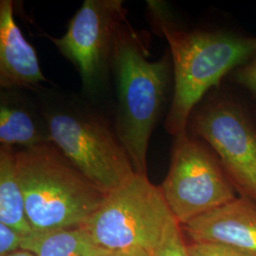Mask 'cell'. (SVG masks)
<instances>
[{
	"mask_svg": "<svg viewBox=\"0 0 256 256\" xmlns=\"http://www.w3.org/2000/svg\"><path fill=\"white\" fill-rule=\"evenodd\" d=\"M154 25L166 38L174 68V97L165 120L167 132L176 137L187 132L196 106L222 79L256 56V37L221 32H187L176 27L160 2L148 1Z\"/></svg>",
	"mask_w": 256,
	"mask_h": 256,
	"instance_id": "6da1fadb",
	"label": "cell"
},
{
	"mask_svg": "<svg viewBox=\"0 0 256 256\" xmlns=\"http://www.w3.org/2000/svg\"><path fill=\"white\" fill-rule=\"evenodd\" d=\"M16 160L28 220L37 232L84 227L108 196L52 144L21 148Z\"/></svg>",
	"mask_w": 256,
	"mask_h": 256,
	"instance_id": "7a4b0ae2",
	"label": "cell"
},
{
	"mask_svg": "<svg viewBox=\"0 0 256 256\" xmlns=\"http://www.w3.org/2000/svg\"><path fill=\"white\" fill-rule=\"evenodd\" d=\"M142 36L126 23L117 34L112 70L117 84L114 128L135 172L147 176L149 142L160 119L170 80V59L150 62Z\"/></svg>",
	"mask_w": 256,
	"mask_h": 256,
	"instance_id": "3957f363",
	"label": "cell"
},
{
	"mask_svg": "<svg viewBox=\"0 0 256 256\" xmlns=\"http://www.w3.org/2000/svg\"><path fill=\"white\" fill-rule=\"evenodd\" d=\"M34 93L46 115L52 144L102 190L110 194L136 173L114 126L99 111L52 88Z\"/></svg>",
	"mask_w": 256,
	"mask_h": 256,
	"instance_id": "277c9868",
	"label": "cell"
},
{
	"mask_svg": "<svg viewBox=\"0 0 256 256\" xmlns=\"http://www.w3.org/2000/svg\"><path fill=\"white\" fill-rule=\"evenodd\" d=\"M173 218L160 187L147 176L135 173L108 194L84 228L104 250H144L153 254Z\"/></svg>",
	"mask_w": 256,
	"mask_h": 256,
	"instance_id": "5b68a950",
	"label": "cell"
},
{
	"mask_svg": "<svg viewBox=\"0 0 256 256\" xmlns=\"http://www.w3.org/2000/svg\"><path fill=\"white\" fill-rule=\"evenodd\" d=\"M160 189L182 226L238 198L216 152L188 132L174 137L170 169Z\"/></svg>",
	"mask_w": 256,
	"mask_h": 256,
	"instance_id": "8992f818",
	"label": "cell"
},
{
	"mask_svg": "<svg viewBox=\"0 0 256 256\" xmlns=\"http://www.w3.org/2000/svg\"><path fill=\"white\" fill-rule=\"evenodd\" d=\"M126 16L122 0H84L64 36H48L75 66L86 93L95 94L104 86L117 34L128 23Z\"/></svg>",
	"mask_w": 256,
	"mask_h": 256,
	"instance_id": "52a82bcc",
	"label": "cell"
},
{
	"mask_svg": "<svg viewBox=\"0 0 256 256\" xmlns=\"http://www.w3.org/2000/svg\"><path fill=\"white\" fill-rule=\"evenodd\" d=\"M188 126L216 152L240 196L256 204V128L247 112L216 98L194 111Z\"/></svg>",
	"mask_w": 256,
	"mask_h": 256,
	"instance_id": "ba28073f",
	"label": "cell"
},
{
	"mask_svg": "<svg viewBox=\"0 0 256 256\" xmlns=\"http://www.w3.org/2000/svg\"><path fill=\"white\" fill-rule=\"evenodd\" d=\"M14 6L12 0L0 1V86L36 92L48 80L42 72L36 48L14 20Z\"/></svg>",
	"mask_w": 256,
	"mask_h": 256,
	"instance_id": "9c48e42d",
	"label": "cell"
},
{
	"mask_svg": "<svg viewBox=\"0 0 256 256\" xmlns=\"http://www.w3.org/2000/svg\"><path fill=\"white\" fill-rule=\"evenodd\" d=\"M182 227L192 242L222 244L256 256V204L241 196Z\"/></svg>",
	"mask_w": 256,
	"mask_h": 256,
	"instance_id": "30bf717a",
	"label": "cell"
},
{
	"mask_svg": "<svg viewBox=\"0 0 256 256\" xmlns=\"http://www.w3.org/2000/svg\"><path fill=\"white\" fill-rule=\"evenodd\" d=\"M0 144L22 148L52 144L46 115L34 92L1 90Z\"/></svg>",
	"mask_w": 256,
	"mask_h": 256,
	"instance_id": "8fae6325",
	"label": "cell"
},
{
	"mask_svg": "<svg viewBox=\"0 0 256 256\" xmlns=\"http://www.w3.org/2000/svg\"><path fill=\"white\" fill-rule=\"evenodd\" d=\"M0 224L18 230L22 236L34 232L28 220L12 147H0Z\"/></svg>",
	"mask_w": 256,
	"mask_h": 256,
	"instance_id": "7c38bea8",
	"label": "cell"
},
{
	"mask_svg": "<svg viewBox=\"0 0 256 256\" xmlns=\"http://www.w3.org/2000/svg\"><path fill=\"white\" fill-rule=\"evenodd\" d=\"M21 250L36 256H100L102 248L84 227L23 236Z\"/></svg>",
	"mask_w": 256,
	"mask_h": 256,
	"instance_id": "4fadbf2b",
	"label": "cell"
},
{
	"mask_svg": "<svg viewBox=\"0 0 256 256\" xmlns=\"http://www.w3.org/2000/svg\"><path fill=\"white\" fill-rule=\"evenodd\" d=\"M182 225L173 218L168 223L158 246L152 256H190Z\"/></svg>",
	"mask_w": 256,
	"mask_h": 256,
	"instance_id": "5bb4252c",
	"label": "cell"
},
{
	"mask_svg": "<svg viewBox=\"0 0 256 256\" xmlns=\"http://www.w3.org/2000/svg\"><path fill=\"white\" fill-rule=\"evenodd\" d=\"M190 256H256L234 248L209 242H192L188 244Z\"/></svg>",
	"mask_w": 256,
	"mask_h": 256,
	"instance_id": "9a60e30c",
	"label": "cell"
},
{
	"mask_svg": "<svg viewBox=\"0 0 256 256\" xmlns=\"http://www.w3.org/2000/svg\"><path fill=\"white\" fill-rule=\"evenodd\" d=\"M23 236L18 230L0 224V256H6L21 250Z\"/></svg>",
	"mask_w": 256,
	"mask_h": 256,
	"instance_id": "2e32d148",
	"label": "cell"
},
{
	"mask_svg": "<svg viewBox=\"0 0 256 256\" xmlns=\"http://www.w3.org/2000/svg\"><path fill=\"white\" fill-rule=\"evenodd\" d=\"M236 80L256 96V56L238 70Z\"/></svg>",
	"mask_w": 256,
	"mask_h": 256,
	"instance_id": "e0dca14e",
	"label": "cell"
},
{
	"mask_svg": "<svg viewBox=\"0 0 256 256\" xmlns=\"http://www.w3.org/2000/svg\"><path fill=\"white\" fill-rule=\"evenodd\" d=\"M100 256H152V254L144 250H102Z\"/></svg>",
	"mask_w": 256,
	"mask_h": 256,
	"instance_id": "ac0fdd59",
	"label": "cell"
},
{
	"mask_svg": "<svg viewBox=\"0 0 256 256\" xmlns=\"http://www.w3.org/2000/svg\"><path fill=\"white\" fill-rule=\"evenodd\" d=\"M36 256L34 254H32V252H27V250H18V252H14V254H8V256Z\"/></svg>",
	"mask_w": 256,
	"mask_h": 256,
	"instance_id": "d6986e66",
	"label": "cell"
}]
</instances>
